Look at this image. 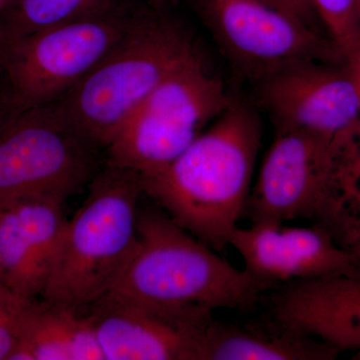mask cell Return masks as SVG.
<instances>
[{
    "label": "cell",
    "instance_id": "obj_21",
    "mask_svg": "<svg viewBox=\"0 0 360 360\" xmlns=\"http://www.w3.org/2000/svg\"><path fill=\"white\" fill-rule=\"evenodd\" d=\"M264 1L269 2L271 6L277 7L315 30L314 23L317 16L314 8L310 6L309 0H264Z\"/></svg>",
    "mask_w": 360,
    "mask_h": 360
},
{
    "label": "cell",
    "instance_id": "obj_3",
    "mask_svg": "<svg viewBox=\"0 0 360 360\" xmlns=\"http://www.w3.org/2000/svg\"><path fill=\"white\" fill-rule=\"evenodd\" d=\"M141 175L104 163L68 226L41 298L86 311L115 290L139 245Z\"/></svg>",
    "mask_w": 360,
    "mask_h": 360
},
{
    "label": "cell",
    "instance_id": "obj_23",
    "mask_svg": "<svg viewBox=\"0 0 360 360\" xmlns=\"http://www.w3.org/2000/svg\"><path fill=\"white\" fill-rule=\"evenodd\" d=\"M168 0H148V6L155 8H167Z\"/></svg>",
    "mask_w": 360,
    "mask_h": 360
},
{
    "label": "cell",
    "instance_id": "obj_9",
    "mask_svg": "<svg viewBox=\"0 0 360 360\" xmlns=\"http://www.w3.org/2000/svg\"><path fill=\"white\" fill-rule=\"evenodd\" d=\"M191 2L231 65L257 82L300 61L342 60L330 40L264 0Z\"/></svg>",
    "mask_w": 360,
    "mask_h": 360
},
{
    "label": "cell",
    "instance_id": "obj_7",
    "mask_svg": "<svg viewBox=\"0 0 360 360\" xmlns=\"http://www.w3.org/2000/svg\"><path fill=\"white\" fill-rule=\"evenodd\" d=\"M139 8L132 4L0 42L7 80L1 103L25 110L63 98L120 41Z\"/></svg>",
    "mask_w": 360,
    "mask_h": 360
},
{
    "label": "cell",
    "instance_id": "obj_22",
    "mask_svg": "<svg viewBox=\"0 0 360 360\" xmlns=\"http://www.w3.org/2000/svg\"><path fill=\"white\" fill-rule=\"evenodd\" d=\"M340 243L343 248H347L352 255L354 260L356 276L360 278V226L349 229L343 234Z\"/></svg>",
    "mask_w": 360,
    "mask_h": 360
},
{
    "label": "cell",
    "instance_id": "obj_1",
    "mask_svg": "<svg viewBox=\"0 0 360 360\" xmlns=\"http://www.w3.org/2000/svg\"><path fill=\"white\" fill-rule=\"evenodd\" d=\"M262 135L257 112L234 101L167 167L141 177L142 193L220 252L245 214Z\"/></svg>",
    "mask_w": 360,
    "mask_h": 360
},
{
    "label": "cell",
    "instance_id": "obj_11",
    "mask_svg": "<svg viewBox=\"0 0 360 360\" xmlns=\"http://www.w3.org/2000/svg\"><path fill=\"white\" fill-rule=\"evenodd\" d=\"M300 61L258 80V99L276 135L303 131L335 139L360 120V82L354 68Z\"/></svg>",
    "mask_w": 360,
    "mask_h": 360
},
{
    "label": "cell",
    "instance_id": "obj_16",
    "mask_svg": "<svg viewBox=\"0 0 360 360\" xmlns=\"http://www.w3.org/2000/svg\"><path fill=\"white\" fill-rule=\"evenodd\" d=\"M11 360H105L89 314L37 298Z\"/></svg>",
    "mask_w": 360,
    "mask_h": 360
},
{
    "label": "cell",
    "instance_id": "obj_18",
    "mask_svg": "<svg viewBox=\"0 0 360 360\" xmlns=\"http://www.w3.org/2000/svg\"><path fill=\"white\" fill-rule=\"evenodd\" d=\"M345 65L360 63V0H309Z\"/></svg>",
    "mask_w": 360,
    "mask_h": 360
},
{
    "label": "cell",
    "instance_id": "obj_5",
    "mask_svg": "<svg viewBox=\"0 0 360 360\" xmlns=\"http://www.w3.org/2000/svg\"><path fill=\"white\" fill-rule=\"evenodd\" d=\"M104 149L60 101L11 110L0 103V208L28 198L68 200L103 167Z\"/></svg>",
    "mask_w": 360,
    "mask_h": 360
},
{
    "label": "cell",
    "instance_id": "obj_15",
    "mask_svg": "<svg viewBox=\"0 0 360 360\" xmlns=\"http://www.w3.org/2000/svg\"><path fill=\"white\" fill-rule=\"evenodd\" d=\"M340 354L314 336L285 326L274 316L245 324L213 321L203 360H330Z\"/></svg>",
    "mask_w": 360,
    "mask_h": 360
},
{
    "label": "cell",
    "instance_id": "obj_12",
    "mask_svg": "<svg viewBox=\"0 0 360 360\" xmlns=\"http://www.w3.org/2000/svg\"><path fill=\"white\" fill-rule=\"evenodd\" d=\"M229 245L243 258L246 271L266 290L297 281L356 276L349 251L330 231L317 224L238 226Z\"/></svg>",
    "mask_w": 360,
    "mask_h": 360
},
{
    "label": "cell",
    "instance_id": "obj_19",
    "mask_svg": "<svg viewBox=\"0 0 360 360\" xmlns=\"http://www.w3.org/2000/svg\"><path fill=\"white\" fill-rule=\"evenodd\" d=\"M335 175L343 220L360 225V120L335 139Z\"/></svg>",
    "mask_w": 360,
    "mask_h": 360
},
{
    "label": "cell",
    "instance_id": "obj_20",
    "mask_svg": "<svg viewBox=\"0 0 360 360\" xmlns=\"http://www.w3.org/2000/svg\"><path fill=\"white\" fill-rule=\"evenodd\" d=\"M34 300L15 295L0 283V360H11L20 347Z\"/></svg>",
    "mask_w": 360,
    "mask_h": 360
},
{
    "label": "cell",
    "instance_id": "obj_25",
    "mask_svg": "<svg viewBox=\"0 0 360 360\" xmlns=\"http://www.w3.org/2000/svg\"><path fill=\"white\" fill-rule=\"evenodd\" d=\"M355 72H356V70H355ZM356 75H357V77H359V82H360V75H359V73H357V72H356Z\"/></svg>",
    "mask_w": 360,
    "mask_h": 360
},
{
    "label": "cell",
    "instance_id": "obj_2",
    "mask_svg": "<svg viewBox=\"0 0 360 360\" xmlns=\"http://www.w3.org/2000/svg\"><path fill=\"white\" fill-rule=\"evenodd\" d=\"M196 49L186 26L167 8L139 6L120 41L59 101L105 150L149 94Z\"/></svg>",
    "mask_w": 360,
    "mask_h": 360
},
{
    "label": "cell",
    "instance_id": "obj_6",
    "mask_svg": "<svg viewBox=\"0 0 360 360\" xmlns=\"http://www.w3.org/2000/svg\"><path fill=\"white\" fill-rule=\"evenodd\" d=\"M234 101L196 49L135 110L104 150V163L141 177L158 174Z\"/></svg>",
    "mask_w": 360,
    "mask_h": 360
},
{
    "label": "cell",
    "instance_id": "obj_10",
    "mask_svg": "<svg viewBox=\"0 0 360 360\" xmlns=\"http://www.w3.org/2000/svg\"><path fill=\"white\" fill-rule=\"evenodd\" d=\"M105 360H203L212 310L110 292L87 309Z\"/></svg>",
    "mask_w": 360,
    "mask_h": 360
},
{
    "label": "cell",
    "instance_id": "obj_24",
    "mask_svg": "<svg viewBox=\"0 0 360 360\" xmlns=\"http://www.w3.org/2000/svg\"><path fill=\"white\" fill-rule=\"evenodd\" d=\"M11 1H13V0H0V14L6 11V7L11 4Z\"/></svg>",
    "mask_w": 360,
    "mask_h": 360
},
{
    "label": "cell",
    "instance_id": "obj_4",
    "mask_svg": "<svg viewBox=\"0 0 360 360\" xmlns=\"http://www.w3.org/2000/svg\"><path fill=\"white\" fill-rule=\"evenodd\" d=\"M139 245L111 292L174 307L248 309L266 291L168 217L160 206L139 207Z\"/></svg>",
    "mask_w": 360,
    "mask_h": 360
},
{
    "label": "cell",
    "instance_id": "obj_8",
    "mask_svg": "<svg viewBox=\"0 0 360 360\" xmlns=\"http://www.w3.org/2000/svg\"><path fill=\"white\" fill-rule=\"evenodd\" d=\"M335 139L303 131L276 135L243 217L250 224L310 220L335 236L341 213Z\"/></svg>",
    "mask_w": 360,
    "mask_h": 360
},
{
    "label": "cell",
    "instance_id": "obj_13",
    "mask_svg": "<svg viewBox=\"0 0 360 360\" xmlns=\"http://www.w3.org/2000/svg\"><path fill=\"white\" fill-rule=\"evenodd\" d=\"M65 202L42 196L0 208V283L15 295L37 300L46 290L68 224Z\"/></svg>",
    "mask_w": 360,
    "mask_h": 360
},
{
    "label": "cell",
    "instance_id": "obj_17",
    "mask_svg": "<svg viewBox=\"0 0 360 360\" xmlns=\"http://www.w3.org/2000/svg\"><path fill=\"white\" fill-rule=\"evenodd\" d=\"M132 4V0H13L0 14V42Z\"/></svg>",
    "mask_w": 360,
    "mask_h": 360
},
{
    "label": "cell",
    "instance_id": "obj_14",
    "mask_svg": "<svg viewBox=\"0 0 360 360\" xmlns=\"http://www.w3.org/2000/svg\"><path fill=\"white\" fill-rule=\"evenodd\" d=\"M270 309L285 326L360 356L359 277L284 284L270 297Z\"/></svg>",
    "mask_w": 360,
    "mask_h": 360
}]
</instances>
